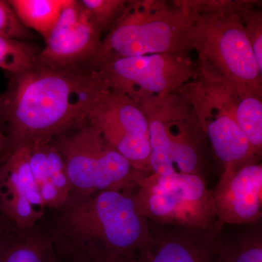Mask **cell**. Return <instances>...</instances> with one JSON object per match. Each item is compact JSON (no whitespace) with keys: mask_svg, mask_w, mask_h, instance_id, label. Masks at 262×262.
I'll return each instance as SVG.
<instances>
[{"mask_svg":"<svg viewBox=\"0 0 262 262\" xmlns=\"http://www.w3.org/2000/svg\"><path fill=\"white\" fill-rule=\"evenodd\" d=\"M107 91L88 67L37 63L10 75L3 98L5 120L14 146L54 139L82 125Z\"/></svg>","mask_w":262,"mask_h":262,"instance_id":"obj_1","label":"cell"},{"mask_svg":"<svg viewBox=\"0 0 262 262\" xmlns=\"http://www.w3.org/2000/svg\"><path fill=\"white\" fill-rule=\"evenodd\" d=\"M136 187L95 193L66 213L62 223L72 242L73 262H98L144 253L151 241V225L136 211Z\"/></svg>","mask_w":262,"mask_h":262,"instance_id":"obj_2","label":"cell"},{"mask_svg":"<svg viewBox=\"0 0 262 262\" xmlns=\"http://www.w3.org/2000/svg\"><path fill=\"white\" fill-rule=\"evenodd\" d=\"M189 35L198 53L199 75L262 94V70L248 42L237 1H191Z\"/></svg>","mask_w":262,"mask_h":262,"instance_id":"obj_3","label":"cell"},{"mask_svg":"<svg viewBox=\"0 0 262 262\" xmlns=\"http://www.w3.org/2000/svg\"><path fill=\"white\" fill-rule=\"evenodd\" d=\"M193 17L191 1H130L102 38L97 55L88 67L155 53L189 56Z\"/></svg>","mask_w":262,"mask_h":262,"instance_id":"obj_4","label":"cell"},{"mask_svg":"<svg viewBox=\"0 0 262 262\" xmlns=\"http://www.w3.org/2000/svg\"><path fill=\"white\" fill-rule=\"evenodd\" d=\"M140 107L149 125L151 173L203 177L206 137L187 100L177 92Z\"/></svg>","mask_w":262,"mask_h":262,"instance_id":"obj_5","label":"cell"},{"mask_svg":"<svg viewBox=\"0 0 262 262\" xmlns=\"http://www.w3.org/2000/svg\"><path fill=\"white\" fill-rule=\"evenodd\" d=\"M136 183V211L151 224L216 230L213 192L204 177L141 172Z\"/></svg>","mask_w":262,"mask_h":262,"instance_id":"obj_6","label":"cell"},{"mask_svg":"<svg viewBox=\"0 0 262 262\" xmlns=\"http://www.w3.org/2000/svg\"><path fill=\"white\" fill-rule=\"evenodd\" d=\"M90 68L106 89L121 93L139 106L178 92L198 72L189 56L170 53L125 57Z\"/></svg>","mask_w":262,"mask_h":262,"instance_id":"obj_7","label":"cell"},{"mask_svg":"<svg viewBox=\"0 0 262 262\" xmlns=\"http://www.w3.org/2000/svg\"><path fill=\"white\" fill-rule=\"evenodd\" d=\"M71 135L58 136L72 188L84 196L108 189L135 187L141 171L106 142L86 120Z\"/></svg>","mask_w":262,"mask_h":262,"instance_id":"obj_8","label":"cell"},{"mask_svg":"<svg viewBox=\"0 0 262 262\" xmlns=\"http://www.w3.org/2000/svg\"><path fill=\"white\" fill-rule=\"evenodd\" d=\"M178 93L192 106L205 137L224 169L259 161L232 110L198 72Z\"/></svg>","mask_w":262,"mask_h":262,"instance_id":"obj_9","label":"cell"},{"mask_svg":"<svg viewBox=\"0 0 262 262\" xmlns=\"http://www.w3.org/2000/svg\"><path fill=\"white\" fill-rule=\"evenodd\" d=\"M87 121L134 168L151 173L149 125L139 105L121 93L108 90Z\"/></svg>","mask_w":262,"mask_h":262,"instance_id":"obj_10","label":"cell"},{"mask_svg":"<svg viewBox=\"0 0 262 262\" xmlns=\"http://www.w3.org/2000/svg\"><path fill=\"white\" fill-rule=\"evenodd\" d=\"M102 34L80 0H67L56 25L45 40L37 63L61 68L88 67L99 51Z\"/></svg>","mask_w":262,"mask_h":262,"instance_id":"obj_11","label":"cell"},{"mask_svg":"<svg viewBox=\"0 0 262 262\" xmlns=\"http://www.w3.org/2000/svg\"><path fill=\"white\" fill-rule=\"evenodd\" d=\"M213 192L216 230L225 225L257 223L262 215V165L251 162L224 169Z\"/></svg>","mask_w":262,"mask_h":262,"instance_id":"obj_12","label":"cell"},{"mask_svg":"<svg viewBox=\"0 0 262 262\" xmlns=\"http://www.w3.org/2000/svg\"><path fill=\"white\" fill-rule=\"evenodd\" d=\"M46 208L31 172L28 144L15 145L0 167V209L26 229L42 218Z\"/></svg>","mask_w":262,"mask_h":262,"instance_id":"obj_13","label":"cell"},{"mask_svg":"<svg viewBox=\"0 0 262 262\" xmlns=\"http://www.w3.org/2000/svg\"><path fill=\"white\" fill-rule=\"evenodd\" d=\"M151 225V241L141 255L142 262H218L215 230Z\"/></svg>","mask_w":262,"mask_h":262,"instance_id":"obj_14","label":"cell"},{"mask_svg":"<svg viewBox=\"0 0 262 262\" xmlns=\"http://www.w3.org/2000/svg\"><path fill=\"white\" fill-rule=\"evenodd\" d=\"M28 144L31 172L46 208L64 205L72 188L67 166L54 139Z\"/></svg>","mask_w":262,"mask_h":262,"instance_id":"obj_15","label":"cell"},{"mask_svg":"<svg viewBox=\"0 0 262 262\" xmlns=\"http://www.w3.org/2000/svg\"><path fill=\"white\" fill-rule=\"evenodd\" d=\"M198 75L220 94L232 110L253 153L259 159L262 151V94L228 82L208 80Z\"/></svg>","mask_w":262,"mask_h":262,"instance_id":"obj_16","label":"cell"},{"mask_svg":"<svg viewBox=\"0 0 262 262\" xmlns=\"http://www.w3.org/2000/svg\"><path fill=\"white\" fill-rule=\"evenodd\" d=\"M249 227L233 233L215 230L213 249L218 262H262L261 227Z\"/></svg>","mask_w":262,"mask_h":262,"instance_id":"obj_17","label":"cell"},{"mask_svg":"<svg viewBox=\"0 0 262 262\" xmlns=\"http://www.w3.org/2000/svg\"><path fill=\"white\" fill-rule=\"evenodd\" d=\"M10 6L24 27L46 40L61 14L67 0H10Z\"/></svg>","mask_w":262,"mask_h":262,"instance_id":"obj_18","label":"cell"},{"mask_svg":"<svg viewBox=\"0 0 262 262\" xmlns=\"http://www.w3.org/2000/svg\"><path fill=\"white\" fill-rule=\"evenodd\" d=\"M39 52L31 43L0 37V69L9 75L28 70L37 64Z\"/></svg>","mask_w":262,"mask_h":262,"instance_id":"obj_19","label":"cell"},{"mask_svg":"<svg viewBox=\"0 0 262 262\" xmlns=\"http://www.w3.org/2000/svg\"><path fill=\"white\" fill-rule=\"evenodd\" d=\"M246 37L262 70V13L254 2L237 1Z\"/></svg>","mask_w":262,"mask_h":262,"instance_id":"obj_20","label":"cell"},{"mask_svg":"<svg viewBox=\"0 0 262 262\" xmlns=\"http://www.w3.org/2000/svg\"><path fill=\"white\" fill-rule=\"evenodd\" d=\"M103 33L120 18L130 1L125 0H80Z\"/></svg>","mask_w":262,"mask_h":262,"instance_id":"obj_21","label":"cell"},{"mask_svg":"<svg viewBox=\"0 0 262 262\" xmlns=\"http://www.w3.org/2000/svg\"><path fill=\"white\" fill-rule=\"evenodd\" d=\"M50 251L35 241L0 246V262H48Z\"/></svg>","mask_w":262,"mask_h":262,"instance_id":"obj_22","label":"cell"},{"mask_svg":"<svg viewBox=\"0 0 262 262\" xmlns=\"http://www.w3.org/2000/svg\"><path fill=\"white\" fill-rule=\"evenodd\" d=\"M0 37L25 41L31 37L27 27L20 21L8 1L0 0Z\"/></svg>","mask_w":262,"mask_h":262,"instance_id":"obj_23","label":"cell"},{"mask_svg":"<svg viewBox=\"0 0 262 262\" xmlns=\"http://www.w3.org/2000/svg\"><path fill=\"white\" fill-rule=\"evenodd\" d=\"M98 262H142L141 256H133V257L115 258V259L104 260Z\"/></svg>","mask_w":262,"mask_h":262,"instance_id":"obj_24","label":"cell"},{"mask_svg":"<svg viewBox=\"0 0 262 262\" xmlns=\"http://www.w3.org/2000/svg\"><path fill=\"white\" fill-rule=\"evenodd\" d=\"M8 141H9V139L6 137V136L0 131V155L3 153V151H4L5 148L8 146Z\"/></svg>","mask_w":262,"mask_h":262,"instance_id":"obj_25","label":"cell"},{"mask_svg":"<svg viewBox=\"0 0 262 262\" xmlns=\"http://www.w3.org/2000/svg\"><path fill=\"white\" fill-rule=\"evenodd\" d=\"M5 120L4 104H3V96H0V125Z\"/></svg>","mask_w":262,"mask_h":262,"instance_id":"obj_26","label":"cell"},{"mask_svg":"<svg viewBox=\"0 0 262 262\" xmlns=\"http://www.w3.org/2000/svg\"><path fill=\"white\" fill-rule=\"evenodd\" d=\"M48 262H61V261H60L59 260H58V258H57L56 257V256H55L54 255H53V253H52L51 252V253H50L49 259H48Z\"/></svg>","mask_w":262,"mask_h":262,"instance_id":"obj_27","label":"cell"}]
</instances>
